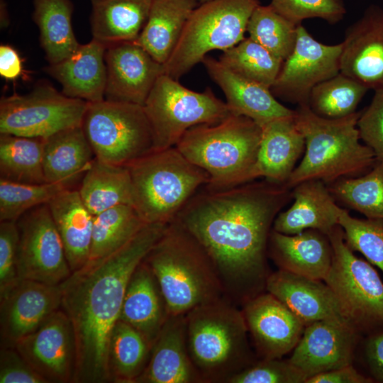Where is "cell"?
<instances>
[{
    "instance_id": "6da1fadb",
    "label": "cell",
    "mask_w": 383,
    "mask_h": 383,
    "mask_svg": "<svg viewBox=\"0 0 383 383\" xmlns=\"http://www.w3.org/2000/svg\"><path fill=\"white\" fill-rule=\"evenodd\" d=\"M292 199L287 184L266 179L220 190L204 186L174 219L207 252L225 296L236 305L266 291L270 235Z\"/></svg>"
},
{
    "instance_id": "7a4b0ae2",
    "label": "cell",
    "mask_w": 383,
    "mask_h": 383,
    "mask_svg": "<svg viewBox=\"0 0 383 383\" xmlns=\"http://www.w3.org/2000/svg\"><path fill=\"white\" fill-rule=\"evenodd\" d=\"M167 225H145L121 248L87 262L61 283V309L71 321L76 343L74 382H111L109 340L119 320L128 284Z\"/></svg>"
},
{
    "instance_id": "3957f363",
    "label": "cell",
    "mask_w": 383,
    "mask_h": 383,
    "mask_svg": "<svg viewBox=\"0 0 383 383\" xmlns=\"http://www.w3.org/2000/svg\"><path fill=\"white\" fill-rule=\"evenodd\" d=\"M143 261L160 286L170 315H185L225 296L210 257L175 220L167 225Z\"/></svg>"
},
{
    "instance_id": "277c9868",
    "label": "cell",
    "mask_w": 383,
    "mask_h": 383,
    "mask_svg": "<svg viewBox=\"0 0 383 383\" xmlns=\"http://www.w3.org/2000/svg\"><path fill=\"white\" fill-rule=\"evenodd\" d=\"M187 348L201 383H228L257 359L240 306L226 296L185 314Z\"/></svg>"
},
{
    "instance_id": "5b68a950",
    "label": "cell",
    "mask_w": 383,
    "mask_h": 383,
    "mask_svg": "<svg viewBox=\"0 0 383 383\" xmlns=\"http://www.w3.org/2000/svg\"><path fill=\"white\" fill-rule=\"evenodd\" d=\"M361 111L339 118H326L299 105L294 119L305 141L304 155L287 185L292 189L309 179L328 184L342 177L367 173L376 163L372 150L360 142L357 121Z\"/></svg>"
},
{
    "instance_id": "8992f818",
    "label": "cell",
    "mask_w": 383,
    "mask_h": 383,
    "mask_svg": "<svg viewBox=\"0 0 383 383\" xmlns=\"http://www.w3.org/2000/svg\"><path fill=\"white\" fill-rule=\"evenodd\" d=\"M262 127L251 118L231 113L215 124L189 129L176 148L209 176L205 187L225 189L255 180Z\"/></svg>"
},
{
    "instance_id": "52a82bcc",
    "label": "cell",
    "mask_w": 383,
    "mask_h": 383,
    "mask_svg": "<svg viewBox=\"0 0 383 383\" xmlns=\"http://www.w3.org/2000/svg\"><path fill=\"white\" fill-rule=\"evenodd\" d=\"M133 204L146 224L172 222L193 195L209 183L206 172L176 148L153 150L128 164Z\"/></svg>"
},
{
    "instance_id": "ba28073f",
    "label": "cell",
    "mask_w": 383,
    "mask_h": 383,
    "mask_svg": "<svg viewBox=\"0 0 383 383\" xmlns=\"http://www.w3.org/2000/svg\"><path fill=\"white\" fill-rule=\"evenodd\" d=\"M259 0H209L190 15L171 56L165 74L179 80L206 54L224 51L245 38L249 19Z\"/></svg>"
},
{
    "instance_id": "9c48e42d",
    "label": "cell",
    "mask_w": 383,
    "mask_h": 383,
    "mask_svg": "<svg viewBox=\"0 0 383 383\" xmlns=\"http://www.w3.org/2000/svg\"><path fill=\"white\" fill-rule=\"evenodd\" d=\"M327 235L333 248V260L323 281L362 337L382 331L383 282L377 271L371 263L354 254L339 225Z\"/></svg>"
},
{
    "instance_id": "30bf717a",
    "label": "cell",
    "mask_w": 383,
    "mask_h": 383,
    "mask_svg": "<svg viewBox=\"0 0 383 383\" xmlns=\"http://www.w3.org/2000/svg\"><path fill=\"white\" fill-rule=\"evenodd\" d=\"M143 109L152 129L153 150L174 147L191 128L219 123L231 114L226 103L210 88L194 91L166 74L157 79Z\"/></svg>"
},
{
    "instance_id": "8fae6325",
    "label": "cell",
    "mask_w": 383,
    "mask_h": 383,
    "mask_svg": "<svg viewBox=\"0 0 383 383\" xmlns=\"http://www.w3.org/2000/svg\"><path fill=\"white\" fill-rule=\"evenodd\" d=\"M82 128L95 158L107 163L127 165L153 151L152 129L140 105L88 102Z\"/></svg>"
},
{
    "instance_id": "7c38bea8",
    "label": "cell",
    "mask_w": 383,
    "mask_h": 383,
    "mask_svg": "<svg viewBox=\"0 0 383 383\" xmlns=\"http://www.w3.org/2000/svg\"><path fill=\"white\" fill-rule=\"evenodd\" d=\"M88 102L67 96L48 83L0 100V133L45 139L82 126Z\"/></svg>"
},
{
    "instance_id": "4fadbf2b",
    "label": "cell",
    "mask_w": 383,
    "mask_h": 383,
    "mask_svg": "<svg viewBox=\"0 0 383 383\" xmlns=\"http://www.w3.org/2000/svg\"><path fill=\"white\" fill-rule=\"evenodd\" d=\"M16 223L19 279L50 285L65 281L72 271L48 204L29 210Z\"/></svg>"
},
{
    "instance_id": "5bb4252c",
    "label": "cell",
    "mask_w": 383,
    "mask_h": 383,
    "mask_svg": "<svg viewBox=\"0 0 383 383\" xmlns=\"http://www.w3.org/2000/svg\"><path fill=\"white\" fill-rule=\"evenodd\" d=\"M342 48V43L328 45L316 40L299 25L294 48L270 88L273 95L298 106L308 105L313 88L340 72Z\"/></svg>"
},
{
    "instance_id": "9a60e30c",
    "label": "cell",
    "mask_w": 383,
    "mask_h": 383,
    "mask_svg": "<svg viewBox=\"0 0 383 383\" xmlns=\"http://www.w3.org/2000/svg\"><path fill=\"white\" fill-rule=\"evenodd\" d=\"M15 348L48 382H74V334L71 321L62 309L21 339Z\"/></svg>"
},
{
    "instance_id": "2e32d148",
    "label": "cell",
    "mask_w": 383,
    "mask_h": 383,
    "mask_svg": "<svg viewBox=\"0 0 383 383\" xmlns=\"http://www.w3.org/2000/svg\"><path fill=\"white\" fill-rule=\"evenodd\" d=\"M240 308L257 357L280 359L293 351L306 326L281 301L265 291Z\"/></svg>"
},
{
    "instance_id": "e0dca14e",
    "label": "cell",
    "mask_w": 383,
    "mask_h": 383,
    "mask_svg": "<svg viewBox=\"0 0 383 383\" xmlns=\"http://www.w3.org/2000/svg\"><path fill=\"white\" fill-rule=\"evenodd\" d=\"M106 83L104 99L143 106L157 79L165 74L156 61L135 41L106 44Z\"/></svg>"
},
{
    "instance_id": "ac0fdd59",
    "label": "cell",
    "mask_w": 383,
    "mask_h": 383,
    "mask_svg": "<svg viewBox=\"0 0 383 383\" xmlns=\"http://www.w3.org/2000/svg\"><path fill=\"white\" fill-rule=\"evenodd\" d=\"M362 338L350 323L316 321L305 327L289 360L308 379L353 364Z\"/></svg>"
},
{
    "instance_id": "d6986e66",
    "label": "cell",
    "mask_w": 383,
    "mask_h": 383,
    "mask_svg": "<svg viewBox=\"0 0 383 383\" xmlns=\"http://www.w3.org/2000/svg\"><path fill=\"white\" fill-rule=\"evenodd\" d=\"M0 303L1 346L15 348L21 339L61 309V284L20 279L0 296Z\"/></svg>"
},
{
    "instance_id": "ffe728a7",
    "label": "cell",
    "mask_w": 383,
    "mask_h": 383,
    "mask_svg": "<svg viewBox=\"0 0 383 383\" xmlns=\"http://www.w3.org/2000/svg\"><path fill=\"white\" fill-rule=\"evenodd\" d=\"M340 73L368 89H383V9L371 5L345 33Z\"/></svg>"
},
{
    "instance_id": "44dd1931",
    "label": "cell",
    "mask_w": 383,
    "mask_h": 383,
    "mask_svg": "<svg viewBox=\"0 0 383 383\" xmlns=\"http://www.w3.org/2000/svg\"><path fill=\"white\" fill-rule=\"evenodd\" d=\"M322 281L278 269L269 274L265 289L285 304L305 326L323 320L351 324L334 292Z\"/></svg>"
},
{
    "instance_id": "7402d4cb",
    "label": "cell",
    "mask_w": 383,
    "mask_h": 383,
    "mask_svg": "<svg viewBox=\"0 0 383 383\" xmlns=\"http://www.w3.org/2000/svg\"><path fill=\"white\" fill-rule=\"evenodd\" d=\"M201 62L223 91L231 113L248 117L261 127L294 113L277 100L270 88L237 74L219 60L206 55Z\"/></svg>"
},
{
    "instance_id": "603a6c76",
    "label": "cell",
    "mask_w": 383,
    "mask_h": 383,
    "mask_svg": "<svg viewBox=\"0 0 383 383\" xmlns=\"http://www.w3.org/2000/svg\"><path fill=\"white\" fill-rule=\"evenodd\" d=\"M136 383H201L190 358L185 315H170Z\"/></svg>"
},
{
    "instance_id": "cb8c5ba5",
    "label": "cell",
    "mask_w": 383,
    "mask_h": 383,
    "mask_svg": "<svg viewBox=\"0 0 383 383\" xmlns=\"http://www.w3.org/2000/svg\"><path fill=\"white\" fill-rule=\"evenodd\" d=\"M294 202L274 219L272 229L277 232L294 235L313 229L328 234L338 225L343 211L328 185L321 180L301 182L292 189Z\"/></svg>"
},
{
    "instance_id": "d4e9b609",
    "label": "cell",
    "mask_w": 383,
    "mask_h": 383,
    "mask_svg": "<svg viewBox=\"0 0 383 383\" xmlns=\"http://www.w3.org/2000/svg\"><path fill=\"white\" fill-rule=\"evenodd\" d=\"M268 257L279 270L324 280L333 260V248L328 235L313 229L294 235L272 230Z\"/></svg>"
},
{
    "instance_id": "484cf974",
    "label": "cell",
    "mask_w": 383,
    "mask_h": 383,
    "mask_svg": "<svg viewBox=\"0 0 383 383\" xmlns=\"http://www.w3.org/2000/svg\"><path fill=\"white\" fill-rule=\"evenodd\" d=\"M106 44L92 40L79 46L66 59L45 68L62 86L67 96L97 102L104 99L106 68Z\"/></svg>"
},
{
    "instance_id": "4316f807",
    "label": "cell",
    "mask_w": 383,
    "mask_h": 383,
    "mask_svg": "<svg viewBox=\"0 0 383 383\" xmlns=\"http://www.w3.org/2000/svg\"><path fill=\"white\" fill-rule=\"evenodd\" d=\"M294 113L275 118L262 126V136L255 168V179L263 177L287 183L305 150L304 136Z\"/></svg>"
},
{
    "instance_id": "83f0119b",
    "label": "cell",
    "mask_w": 383,
    "mask_h": 383,
    "mask_svg": "<svg viewBox=\"0 0 383 383\" xmlns=\"http://www.w3.org/2000/svg\"><path fill=\"white\" fill-rule=\"evenodd\" d=\"M169 316L160 286L143 260L130 278L119 320L140 333L152 348Z\"/></svg>"
},
{
    "instance_id": "f1b7e54d",
    "label": "cell",
    "mask_w": 383,
    "mask_h": 383,
    "mask_svg": "<svg viewBox=\"0 0 383 383\" xmlns=\"http://www.w3.org/2000/svg\"><path fill=\"white\" fill-rule=\"evenodd\" d=\"M72 272L89 260L94 215L83 203L77 189L67 188L48 203Z\"/></svg>"
},
{
    "instance_id": "f546056e",
    "label": "cell",
    "mask_w": 383,
    "mask_h": 383,
    "mask_svg": "<svg viewBox=\"0 0 383 383\" xmlns=\"http://www.w3.org/2000/svg\"><path fill=\"white\" fill-rule=\"evenodd\" d=\"M95 155L82 126L44 139L43 169L47 182L68 187L82 177Z\"/></svg>"
},
{
    "instance_id": "4dcf8cb0",
    "label": "cell",
    "mask_w": 383,
    "mask_h": 383,
    "mask_svg": "<svg viewBox=\"0 0 383 383\" xmlns=\"http://www.w3.org/2000/svg\"><path fill=\"white\" fill-rule=\"evenodd\" d=\"M197 0H154L135 42L163 65L174 50Z\"/></svg>"
},
{
    "instance_id": "1f68e13d",
    "label": "cell",
    "mask_w": 383,
    "mask_h": 383,
    "mask_svg": "<svg viewBox=\"0 0 383 383\" xmlns=\"http://www.w3.org/2000/svg\"><path fill=\"white\" fill-rule=\"evenodd\" d=\"M154 0H100L92 3L93 38L104 44L135 41L143 30Z\"/></svg>"
},
{
    "instance_id": "d6a6232c",
    "label": "cell",
    "mask_w": 383,
    "mask_h": 383,
    "mask_svg": "<svg viewBox=\"0 0 383 383\" xmlns=\"http://www.w3.org/2000/svg\"><path fill=\"white\" fill-rule=\"evenodd\" d=\"M77 190L94 216L118 205L133 204L131 178L126 165L95 158L82 176Z\"/></svg>"
},
{
    "instance_id": "836d02e7",
    "label": "cell",
    "mask_w": 383,
    "mask_h": 383,
    "mask_svg": "<svg viewBox=\"0 0 383 383\" xmlns=\"http://www.w3.org/2000/svg\"><path fill=\"white\" fill-rule=\"evenodd\" d=\"M33 19L49 65L70 56L80 45L74 35L70 0H34Z\"/></svg>"
},
{
    "instance_id": "e575fe53",
    "label": "cell",
    "mask_w": 383,
    "mask_h": 383,
    "mask_svg": "<svg viewBox=\"0 0 383 383\" xmlns=\"http://www.w3.org/2000/svg\"><path fill=\"white\" fill-rule=\"evenodd\" d=\"M151 346L143 335L118 320L109 344L108 362L111 382L136 383L150 359Z\"/></svg>"
},
{
    "instance_id": "d590c367",
    "label": "cell",
    "mask_w": 383,
    "mask_h": 383,
    "mask_svg": "<svg viewBox=\"0 0 383 383\" xmlns=\"http://www.w3.org/2000/svg\"><path fill=\"white\" fill-rule=\"evenodd\" d=\"M44 139L0 133V179L28 184L47 182Z\"/></svg>"
},
{
    "instance_id": "8d00e7d4",
    "label": "cell",
    "mask_w": 383,
    "mask_h": 383,
    "mask_svg": "<svg viewBox=\"0 0 383 383\" xmlns=\"http://www.w3.org/2000/svg\"><path fill=\"white\" fill-rule=\"evenodd\" d=\"M146 225L132 205L121 204L94 216L88 262L121 248Z\"/></svg>"
},
{
    "instance_id": "74e56055",
    "label": "cell",
    "mask_w": 383,
    "mask_h": 383,
    "mask_svg": "<svg viewBox=\"0 0 383 383\" xmlns=\"http://www.w3.org/2000/svg\"><path fill=\"white\" fill-rule=\"evenodd\" d=\"M327 185L337 203L365 218H383V162L377 161L361 176L342 177Z\"/></svg>"
},
{
    "instance_id": "f35d334b",
    "label": "cell",
    "mask_w": 383,
    "mask_h": 383,
    "mask_svg": "<svg viewBox=\"0 0 383 383\" xmlns=\"http://www.w3.org/2000/svg\"><path fill=\"white\" fill-rule=\"evenodd\" d=\"M369 89L355 79L339 73L311 90L308 106L319 116L339 118L356 112Z\"/></svg>"
},
{
    "instance_id": "ab89813d",
    "label": "cell",
    "mask_w": 383,
    "mask_h": 383,
    "mask_svg": "<svg viewBox=\"0 0 383 383\" xmlns=\"http://www.w3.org/2000/svg\"><path fill=\"white\" fill-rule=\"evenodd\" d=\"M219 60L237 74L270 89L283 62L250 37L223 51Z\"/></svg>"
},
{
    "instance_id": "60d3db41",
    "label": "cell",
    "mask_w": 383,
    "mask_h": 383,
    "mask_svg": "<svg viewBox=\"0 0 383 383\" xmlns=\"http://www.w3.org/2000/svg\"><path fill=\"white\" fill-rule=\"evenodd\" d=\"M297 26L270 5L260 4L251 15L246 31L250 38L284 62L294 48Z\"/></svg>"
},
{
    "instance_id": "b9f144b4",
    "label": "cell",
    "mask_w": 383,
    "mask_h": 383,
    "mask_svg": "<svg viewBox=\"0 0 383 383\" xmlns=\"http://www.w3.org/2000/svg\"><path fill=\"white\" fill-rule=\"evenodd\" d=\"M67 188L70 187L60 183L28 184L0 179V221L16 222Z\"/></svg>"
},
{
    "instance_id": "7bdbcfd3",
    "label": "cell",
    "mask_w": 383,
    "mask_h": 383,
    "mask_svg": "<svg viewBox=\"0 0 383 383\" xmlns=\"http://www.w3.org/2000/svg\"><path fill=\"white\" fill-rule=\"evenodd\" d=\"M338 225L348 247L383 272V218H354L343 209Z\"/></svg>"
},
{
    "instance_id": "ee69618b",
    "label": "cell",
    "mask_w": 383,
    "mask_h": 383,
    "mask_svg": "<svg viewBox=\"0 0 383 383\" xmlns=\"http://www.w3.org/2000/svg\"><path fill=\"white\" fill-rule=\"evenodd\" d=\"M270 6L296 26L310 18L335 23L346 13L342 0H272Z\"/></svg>"
},
{
    "instance_id": "f6af8a7d",
    "label": "cell",
    "mask_w": 383,
    "mask_h": 383,
    "mask_svg": "<svg viewBox=\"0 0 383 383\" xmlns=\"http://www.w3.org/2000/svg\"><path fill=\"white\" fill-rule=\"evenodd\" d=\"M306 379L289 359H259L228 383H305Z\"/></svg>"
},
{
    "instance_id": "bcb514c9",
    "label": "cell",
    "mask_w": 383,
    "mask_h": 383,
    "mask_svg": "<svg viewBox=\"0 0 383 383\" xmlns=\"http://www.w3.org/2000/svg\"><path fill=\"white\" fill-rule=\"evenodd\" d=\"M18 231L16 221H0V296L19 280Z\"/></svg>"
},
{
    "instance_id": "7dc6e473",
    "label": "cell",
    "mask_w": 383,
    "mask_h": 383,
    "mask_svg": "<svg viewBox=\"0 0 383 383\" xmlns=\"http://www.w3.org/2000/svg\"><path fill=\"white\" fill-rule=\"evenodd\" d=\"M360 139L383 162V89L374 91L370 105L361 111L357 121Z\"/></svg>"
},
{
    "instance_id": "c3c4849f",
    "label": "cell",
    "mask_w": 383,
    "mask_h": 383,
    "mask_svg": "<svg viewBox=\"0 0 383 383\" xmlns=\"http://www.w3.org/2000/svg\"><path fill=\"white\" fill-rule=\"evenodd\" d=\"M1 383H48L15 348H1Z\"/></svg>"
},
{
    "instance_id": "681fc988",
    "label": "cell",
    "mask_w": 383,
    "mask_h": 383,
    "mask_svg": "<svg viewBox=\"0 0 383 383\" xmlns=\"http://www.w3.org/2000/svg\"><path fill=\"white\" fill-rule=\"evenodd\" d=\"M363 360L374 382L383 383V330L361 339Z\"/></svg>"
},
{
    "instance_id": "f907efd6",
    "label": "cell",
    "mask_w": 383,
    "mask_h": 383,
    "mask_svg": "<svg viewBox=\"0 0 383 383\" xmlns=\"http://www.w3.org/2000/svg\"><path fill=\"white\" fill-rule=\"evenodd\" d=\"M373 379L358 372L353 364L308 378L305 383H372Z\"/></svg>"
},
{
    "instance_id": "816d5d0a",
    "label": "cell",
    "mask_w": 383,
    "mask_h": 383,
    "mask_svg": "<svg viewBox=\"0 0 383 383\" xmlns=\"http://www.w3.org/2000/svg\"><path fill=\"white\" fill-rule=\"evenodd\" d=\"M23 72L21 59L18 52L11 45L0 46V75L7 80H14Z\"/></svg>"
},
{
    "instance_id": "f5cc1de1",
    "label": "cell",
    "mask_w": 383,
    "mask_h": 383,
    "mask_svg": "<svg viewBox=\"0 0 383 383\" xmlns=\"http://www.w3.org/2000/svg\"><path fill=\"white\" fill-rule=\"evenodd\" d=\"M199 1V4H202V3H204L206 1H208L209 0H197Z\"/></svg>"
},
{
    "instance_id": "db71d44e",
    "label": "cell",
    "mask_w": 383,
    "mask_h": 383,
    "mask_svg": "<svg viewBox=\"0 0 383 383\" xmlns=\"http://www.w3.org/2000/svg\"><path fill=\"white\" fill-rule=\"evenodd\" d=\"M91 2H94V1H100V0H91Z\"/></svg>"
}]
</instances>
